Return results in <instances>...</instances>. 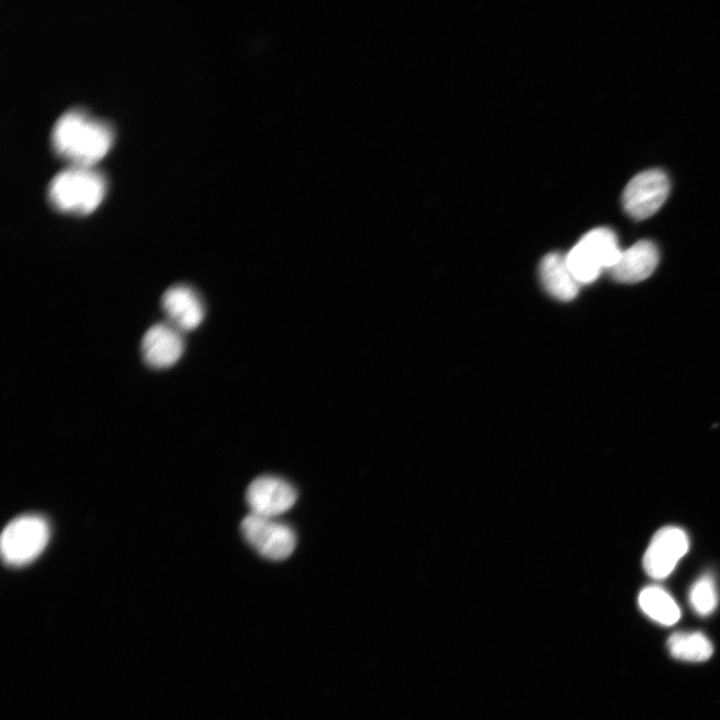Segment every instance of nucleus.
I'll list each match as a JSON object with an SVG mask.
<instances>
[{
	"label": "nucleus",
	"mask_w": 720,
	"mask_h": 720,
	"mask_svg": "<svg viewBox=\"0 0 720 720\" xmlns=\"http://www.w3.org/2000/svg\"><path fill=\"white\" fill-rule=\"evenodd\" d=\"M111 126L81 109H70L54 123L51 146L71 166H92L112 144Z\"/></svg>",
	"instance_id": "f257e3e1"
},
{
	"label": "nucleus",
	"mask_w": 720,
	"mask_h": 720,
	"mask_svg": "<svg viewBox=\"0 0 720 720\" xmlns=\"http://www.w3.org/2000/svg\"><path fill=\"white\" fill-rule=\"evenodd\" d=\"M106 191L103 175L91 166H70L49 182L47 196L56 210L85 215L97 208Z\"/></svg>",
	"instance_id": "f03ea898"
},
{
	"label": "nucleus",
	"mask_w": 720,
	"mask_h": 720,
	"mask_svg": "<svg viewBox=\"0 0 720 720\" xmlns=\"http://www.w3.org/2000/svg\"><path fill=\"white\" fill-rule=\"evenodd\" d=\"M620 249L615 233L606 227L587 232L565 256L570 272L579 284L595 281L603 270L618 261Z\"/></svg>",
	"instance_id": "7ed1b4c3"
},
{
	"label": "nucleus",
	"mask_w": 720,
	"mask_h": 720,
	"mask_svg": "<svg viewBox=\"0 0 720 720\" xmlns=\"http://www.w3.org/2000/svg\"><path fill=\"white\" fill-rule=\"evenodd\" d=\"M49 535V525L40 516L23 515L12 520L1 535L4 561L14 566L31 562L44 550Z\"/></svg>",
	"instance_id": "20e7f679"
},
{
	"label": "nucleus",
	"mask_w": 720,
	"mask_h": 720,
	"mask_svg": "<svg viewBox=\"0 0 720 720\" xmlns=\"http://www.w3.org/2000/svg\"><path fill=\"white\" fill-rule=\"evenodd\" d=\"M240 529L245 541L266 559L284 560L295 549L294 530L274 518L250 513L242 520Z\"/></svg>",
	"instance_id": "39448f33"
},
{
	"label": "nucleus",
	"mask_w": 720,
	"mask_h": 720,
	"mask_svg": "<svg viewBox=\"0 0 720 720\" xmlns=\"http://www.w3.org/2000/svg\"><path fill=\"white\" fill-rule=\"evenodd\" d=\"M669 190V179L662 170L643 171L635 175L624 188L623 208L633 219L644 220L661 208Z\"/></svg>",
	"instance_id": "423d86ee"
},
{
	"label": "nucleus",
	"mask_w": 720,
	"mask_h": 720,
	"mask_svg": "<svg viewBox=\"0 0 720 720\" xmlns=\"http://www.w3.org/2000/svg\"><path fill=\"white\" fill-rule=\"evenodd\" d=\"M297 491L285 479L274 475L255 478L246 491V502L251 513L275 518L293 507Z\"/></svg>",
	"instance_id": "0eeeda50"
},
{
	"label": "nucleus",
	"mask_w": 720,
	"mask_h": 720,
	"mask_svg": "<svg viewBox=\"0 0 720 720\" xmlns=\"http://www.w3.org/2000/svg\"><path fill=\"white\" fill-rule=\"evenodd\" d=\"M689 541L678 527H664L652 538L643 557L646 573L654 579L666 578L687 552Z\"/></svg>",
	"instance_id": "6e6552de"
},
{
	"label": "nucleus",
	"mask_w": 720,
	"mask_h": 720,
	"mask_svg": "<svg viewBox=\"0 0 720 720\" xmlns=\"http://www.w3.org/2000/svg\"><path fill=\"white\" fill-rule=\"evenodd\" d=\"M183 350L181 331L169 323H158L150 327L141 342L143 359L150 367L158 369L174 365Z\"/></svg>",
	"instance_id": "1a4fd4ad"
},
{
	"label": "nucleus",
	"mask_w": 720,
	"mask_h": 720,
	"mask_svg": "<svg viewBox=\"0 0 720 720\" xmlns=\"http://www.w3.org/2000/svg\"><path fill=\"white\" fill-rule=\"evenodd\" d=\"M162 309L169 324L179 331L197 328L204 318V306L198 294L190 287H170L161 299Z\"/></svg>",
	"instance_id": "9d476101"
},
{
	"label": "nucleus",
	"mask_w": 720,
	"mask_h": 720,
	"mask_svg": "<svg viewBox=\"0 0 720 720\" xmlns=\"http://www.w3.org/2000/svg\"><path fill=\"white\" fill-rule=\"evenodd\" d=\"M659 260L658 249L649 240H641L622 251L616 264L609 270L614 280L632 284L648 278Z\"/></svg>",
	"instance_id": "9b49d317"
},
{
	"label": "nucleus",
	"mask_w": 720,
	"mask_h": 720,
	"mask_svg": "<svg viewBox=\"0 0 720 720\" xmlns=\"http://www.w3.org/2000/svg\"><path fill=\"white\" fill-rule=\"evenodd\" d=\"M540 280L545 290L561 301L574 299L579 290V283L570 272L565 256L560 253L545 255L539 265Z\"/></svg>",
	"instance_id": "f8f14e48"
},
{
	"label": "nucleus",
	"mask_w": 720,
	"mask_h": 720,
	"mask_svg": "<svg viewBox=\"0 0 720 720\" xmlns=\"http://www.w3.org/2000/svg\"><path fill=\"white\" fill-rule=\"evenodd\" d=\"M641 610L652 620L666 626L675 624L681 616L672 596L658 586L644 588L638 597Z\"/></svg>",
	"instance_id": "ddd939ff"
},
{
	"label": "nucleus",
	"mask_w": 720,
	"mask_h": 720,
	"mask_svg": "<svg viewBox=\"0 0 720 720\" xmlns=\"http://www.w3.org/2000/svg\"><path fill=\"white\" fill-rule=\"evenodd\" d=\"M670 654L679 660L702 662L713 653V645L701 632H678L672 634L667 641Z\"/></svg>",
	"instance_id": "4468645a"
},
{
	"label": "nucleus",
	"mask_w": 720,
	"mask_h": 720,
	"mask_svg": "<svg viewBox=\"0 0 720 720\" xmlns=\"http://www.w3.org/2000/svg\"><path fill=\"white\" fill-rule=\"evenodd\" d=\"M689 602L693 610L701 616L713 612L718 603V595L715 582L710 575L702 576L693 584L689 593Z\"/></svg>",
	"instance_id": "2eb2a0df"
}]
</instances>
